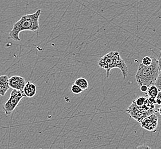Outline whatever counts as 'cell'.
<instances>
[{
  "mask_svg": "<svg viewBox=\"0 0 161 149\" xmlns=\"http://www.w3.org/2000/svg\"><path fill=\"white\" fill-rule=\"evenodd\" d=\"M41 13L42 10L38 9L32 14L23 15L19 21L14 24L9 37L16 41H20V32L24 30L36 32L39 29V18Z\"/></svg>",
  "mask_w": 161,
  "mask_h": 149,
  "instance_id": "1",
  "label": "cell"
},
{
  "mask_svg": "<svg viewBox=\"0 0 161 149\" xmlns=\"http://www.w3.org/2000/svg\"><path fill=\"white\" fill-rule=\"evenodd\" d=\"M97 64L100 68L106 70L107 78L109 77L110 71L113 68H118L122 74L123 80L128 75V67L120 56L119 52L114 51L108 52L98 60Z\"/></svg>",
  "mask_w": 161,
  "mask_h": 149,
  "instance_id": "2",
  "label": "cell"
},
{
  "mask_svg": "<svg viewBox=\"0 0 161 149\" xmlns=\"http://www.w3.org/2000/svg\"><path fill=\"white\" fill-rule=\"evenodd\" d=\"M159 72L158 60L155 58H152L151 65L146 66L141 63L139 65L136 74V80L140 86L145 85L149 87L152 84H154L158 78Z\"/></svg>",
  "mask_w": 161,
  "mask_h": 149,
  "instance_id": "3",
  "label": "cell"
},
{
  "mask_svg": "<svg viewBox=\"0 0 161 149\" xmlns=\"http://www.w3.org/2000/svg\"><path fill=\"white\" fill-rule=\"evenodd\" d=\"M24 97H25V95L23 91L13 89L10 92L9 97L3 104V110L5 113L10 115L12 113Z\"/></svg>",
  "mask_w": 161,
  "mask_h": 149,
  "instance_id": "4",
  "label": "cell"
},
{
  "mask_svg": "<svg viewBox=\"0 0 161 149\" xmlns=\"http://www.w3.org/2000/svg\"><path fill=\"white\" fill-rule=\"evenodd\" d=\"M126 112L129 113L130 117L136 120L139 123H141L146 117L154 113V109H150L147 111L141 110L136 104L132 102L131 104L127 108Z\"/></svg>",
  "mask_w": 161,
  "mask_h": 149,
  "instance_id": "5",
  "label": "cell"
},
{
  "mask_svg": "<svg viewBox=\"0 0 161 149\" xmlns=\"http://www.w3.org/2000/svg\"><path fill=\"white\" fill-rule=\"evenodd\" d=\"M142 128L148 131H153L156 130L158 127V117L154 113L148 115L144 118L141 122Z\"/></svg>",
  "mask_w": 161,
  "mask_h": 149,
  "instance_id": "6",
  "label": "cell"
},
{
  "mask_svg": "<svg viewBox=\"0 0 161 149\" xmlns=\"http://www.w3.org/2000/svg\"><path fill=\"white\" fill-rule=\"evenodd\" d=\"M26 81L25 79L20 76H13L9 78L10 88L18 91H23L25 87Z\"/></svg>",
  "mask_w": 161,
  "mask_h": 149,
  "instance_id": "7",
  "label": "cell"
},
{
  "mask_svg": "<svg viewBox=\"0 0 161 149\" xmlns=\"http://www.w3.org/2000/svg\"><path fill=\"white\" fill-rule=\"evenodd\" d=\"M23 92L25 95L26 97L31 98L35 96L37 92L36 86L31 81H28L23 89Z\"/></svg>",
  "mask_w": 161,
  "mask_h": 149,
  "instance_id": "8",
  "label": "cell"
},
{
  "mask_svg": "<svg viewBox=\"0 0 161 149\" xmlns=\"http://www.w3.org/2000/svg\"><path fill=\"white\" fill-rule=\"evenodd\" d=\"M9 88L8 76L5 74L0 76V95L5 96Z\"/></svg>",
  "mask_w": 161,
  "mask_h": 149,
  "instance_id": "9",
  "label": "cell"
},
{
  "mask_svg": "<svg viewBox=\"0 0 161 149\" xmlns=\"http://www.w3.org/2000/svg\"><path fill=\"white\" fill-rule=\"evenodd\" d=\"M74 83L79 86L83 91L87 90L89 86V84L87 79L84 78H77L75 81Z\"/></svg>",
  "mask_w": 161,
  "mask_h": 149,
  "instance_id": "10",
  "label": "cell"
},
{
  "mask_svg": "<svg viewBox=\"0 0 161 149\" xmlns=\"http://www.w3.org/2000/svg\"><path fill=\"white\" fill-rule=\"evenodd\" d=\"M159 90L155 84H152L148 87L147 91V95L148 97H156L159 93Z\"/></svg>",
  "mask_w": 161,
  "mask_h": 149,
  "instance_id": "11",
  "label": "cell"
},
{
  "mask_svg": "<svg viewBox=\"0 0 161 149\" xmlns=\"http://www.w3.org/2000/svg\"><path fill=\"white\" fill-rule=\"evenodd\" d=\"M146 99H147L146 97H139L137 98H136V99L133 100L132 102L136 104L138 107H140L145 104Z\"/></svg>",
  "mask_w": 161,
  "mask_h": 149,
  "instance_id": "12",
  "label": "cell"
},
{
  "mask_svg": "<svg viewBox=\"0 0 161 149\" xmlns=\"http://www.w3.org/2000/svg\"><path fill=\"white\" fill-rule=\"evenodd\" d=\"M71 92L73 93V94H80L83 91V90L79 86H78L76 84H73L71 86Z\"/></svg>",
  "mask_w": 161,
  "mask_h": 149,
  "instance_id": "13",
  "label": "cell"
},
{
  "mask_svg": "<svg viewBox=\"0 0 161 149\" xmlns=\"http://www.w3.org/2000/svg\"><path fill=\"white\" fill-rule=\"evenodd\" d=\"M152 63V58L150 56H145L142 58V64L143 65L148 66L151 65Z\"/></svg>",
  "mask_w": 161,
  "mask_h": 149,
  "instance_id": "14",
  "label": "cell"
},
{
  "mask_svg": "<svg viewBox=\"0 0 161 149\" xmlns=\"http://www.w3.org/2000/svg\"><path fill=\"white\" fill-rule=\"evenodd\" d=\"M155 85L158 88L159 91H161V72H159L158 78L157 79L156 81L155 82Z\"/></svg>",
  "mask_w": 161,
  "mask_h": 149,
  "instance_id": "15",
  "label": "cell"
},
{
  "mask_svg": "<svg viewBox=\"0 0 161 149\" xmlns=\"http://www.w3.org/2000/svg\"><path fill=\"white\" fill-rule=\"evenodd\" d=\"M156 104L161 106V91H159L158 95L156 97Z\"/></svg>",
  "mask_w": 161,
  "mask_h": 149,
  "instance_id": "16",
  "label": "cell"
},
{
  "mask_svg": "<svg viewBox=\"0 0 161 149\" xmlns=\"http://www.w3.org/2000/svg\"><path fill=\"white\" fill-rule=\"evenodd\" d=\"M147 89L148 87L145 85H142L141 86V91H142V92H146L147 91Z\"/></svg>",
  "mask_w": 161,
  "mask_h": 149,
  "instance_id": "17",
  "label": "cell"
},
{
  "mask_svg": "<svg viewBox=\"0 0 161 149\" xmlns=\"http://www.w3.org/2000/svg\"><path fill=\"white\" fill-rule=\"evenodd\" d=\"M158 68L159 71L161 72V58H159L158 59Z\"/></svg>",
  "mask_w": 161,
  "mask_h": 149,
  "instance_id": "18",
  "label": "cell"
},
{
  "mask_svg": "<svg viewBox=\"0 0 161 149\" xmlns=\"http://www.w3.org/2000/svg\"><path fill=\"white\" fill-rule=\"evenodd\" d=\"M158 111H159V113H160V115H161V107L159 108V110H158Z\"/></svg>",
  "mask_w": 161,
  "mask_h": 149,
  "instance_id": "19",
  "label": "cell"
}]
</instances>
